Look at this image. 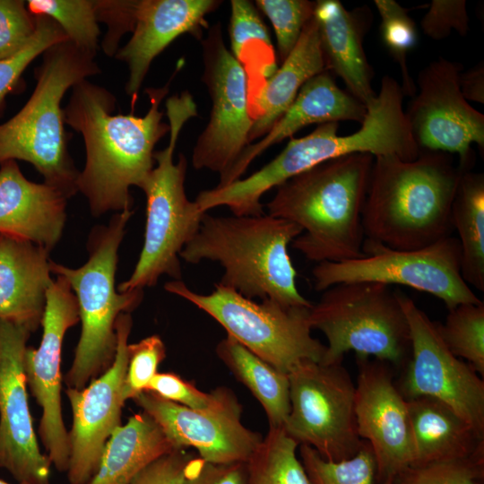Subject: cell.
I'll list each match as a JSON object with an SVG mask.
<instances>
[{"instance_id":"6da1fadb","label":"cell","mask_w":484,"mask_h":484,"mask_svg":"<svg viewBox=\"0 0 484 484\" xmlns=\"http://www.w3.org/2000/svg\"><path fill=\"white\" fill-rule=\"evenodd\" d=\"M170 82L161 88L146 89L151 105L144 117L114 115L116 97L88 80L72 88L64 108L65 123L84 141L86 162L76 185L94 216L131 211L130 187H140L151 171L154 147L169 133L160 104Z\"/></svg>"},{"instance_id":"7a4b0ae2","label":"cell","mask_w":484,"mask_h":484,"mask_svg":"<svg viewBox=\"0 0 484 484\" xmlns=\"http://www.w3.org/2000/svg\"><path fill=\"white\" fill-rule=\"evenodd\" d=\"M450 153L420 151L413 160L374 157L362 212L365 238L400 250L451 236V210L462 173Z\"/></svg>"},{"instance_id":"3957f363","label":"cell","mask_w":484,"mask_h":484,"mask_svg":"<svg viewBox=\"0 0 484 484\" xmlns=\"http://www.w3.org/2000/svg\"><path fill=\"white\" fill-rule=\"evenodd\" d=\"M373 161L368 153L341 156L276 187L268 214L302 229L292 246L307 259L319 264L364 256L362 212Z\"/></svg>"},{"instance_id":"277c9868","label":"cell","mask_w":484,"mask_h":484,"mask_svg":"<svg viewBox=\"0 0 484 484\" xmlns=\"http://www.w3.org/2000/svg\"><path fill=\"white\" fill-rule=\"evenodd\" d=\"M302 233L293 222L268 213L258 216L204 214L199 229L179 257L189 264L219 263L220 284L246 298L274 300L285 307H310L296 282L288 246Z\"/></svg>"},{"instance_id":"5b68a950","label":"cell","mask_w":484,"mask_h":484,"mask_svg":"<svg viewBox=\"0 0 484 484\" xmlns=\"http://www.w3.org/2000/svg\"><path fill=\"white\" fill-rule=\"evenodd\" d=\"M94 58L68 39L48 48L35 69L31 96L19 112L0 125V164L10 160L30 163L44 183L58 188L68 199L78 192L80 171L69 154L61 103L70 88L100 73Z\"/></svg>"},{"instance_id":"8992f818","label":"cell","mask_w":484,"mask_h":484,"mask_svg":"<svg viewBox=\"0 0 484 484\" xmlns=\"http://www.w3.org/2000/svg\"><path fill=\"white\" fill-rule=\"evenodd\" d=\"M169 125V142L154 151L156 166L139 188L146 196L144 243L131 276L121 282L119 292L143 290L157 284L163 274L180 281L179 254L199 229L206 212L185 190L186 158L180 154L174 162L175 147L186 122L198 115L195 102L188 91L169 97L166 101Z\"/></svg>"},{"instance_id":"52a82bcc","label":"cell","mask_w":484,"mask_h":484,"mask_svg":"<svg viewBox=\"0 0 484 484\" xmlns=\"http://www.w3.org/2000/svg\"><path fill=\"white\" fill-rule=\"evenodd\" d=\"M131 211L116 213L107 226L95 228L88 242L89 258L79 268L50 260V271L69 283L78 303L82 331L70 369L67 388L82 389L113 363L117 350L116 322L142 302L143 290L117 292L115 273L118 247Z\"/></svg>"},{"instance_id":"ba28073f","label":"cell","mask_w":484,"mask_h":484,"mask_svg":"<svg viewBox=\"0 0 484 484\" xmlns=\"http://www.w3.org/2000/svg\"><path fill=\"white\" fill-rule=\"evenodd\" d=\"M309 308V323L327 340L321 363L342 362L352 350L401 366L411 352L409 324L400 292L367 281L339 283L325 290Z\"/></svg>"},{"instance_id":"9c48e42d","label":"cell","mask_w":484,"mask_h":484,"mask_svg":"<svg viewBox=\"0 0 484 484\" xmlns=\"http://www.w3.org/2000/svg\"><path fill=\"white\" fill-rule=\"evenodd\" d=\"M164 288L208 314L229 336L283 373L304 360L322 361L326 346L311 334V307H285L272 299L255 302L220 283L206 295L181 281L167 282Z\"/></svg>"},{"instance_id":"30bf717a","label":"cell","mask_w":484,"mask_h":484,"mask_svg":"<svg viewBox=\"0 0 484 484\" xmlns=\"http://www.w3.org/2000/svg\"><path fill=\"white\" fill-rule=\"evenodd\" d=\"M364 256L338 262H323L313 268L317 291L346 282L367 281L403 285L440 299L449 310L480 298L463 280L457 238L448 236L428 246L400 250L365 238Z\"/></svg>"},{"instance_id":"8fae6325","label":"cell","mask_w":484,"mask_h":484,"mask_svg":"<svg viewBox=\"0 0 484 484\" xmlns=\"http://www.w3.org/2000/svg\"><path fill=\"white\" fill-rule=\"evenodd\" d=\"M288 376L290 409L283 426L286 433L328 461L355 455L365 440L357 429L355 384L342 362L304 360Z\"/></svg>"},{"instance_id":"7c38bea8","label":"cell","mask_w":484,"mask_h":484,"mask_svg":"<svg viewBox=\"0 0 484 484\" xmlns=\"http://www.w3.org/2000/svg\"><path fill=\"white\" fill-rule=\"evenodd\" d=\"M403 96L401 84L385 75L379 93L367 106L359 130L340 136L338 122H328L319 124L304 137L291 138L276 157L280 173L289 178L324 161L351 153L415 160L420 150L403 110Z\"/></svg>"},{"instance_id":"4fadbf2b","label":"cell","mask_w":484,"mask_h":484,"mask_svg":"<svg viewBox=\"0 0 484 484\" xmlns=\"http://www.w3.org/2000/svg\"><path fill=\"white\" fill-rule=\"evenodd\" d=\"M203 47V81L212 99L210 120L193 150L194 169H207L225 177L250 144L253 125L248 82L244 67L226 48L221 24L212 26Z\"/></svg>"},{"instance_id":"5bb4252c","label":"cell","mask_w":484,"mask_h":484,"mask_svg":"<svg viewBox=\"0 0 484 484\" xmlns=\"http://www.w3.org/2000/svg\"><path fill=\"white\" fill-rule=\"evenodd\" d=\"M411 338V358L398 386L406 400H439L484 435V382L475 369L454 355L432 322L409 297L400 293Z\"/></svg>"},{"instance_id":"9a60e30c","label":"cell","mask_w":484,"mask_h":484,"mask_svg":"<svg viewBox=\"0 0 484 484\" xmlns=\"http://www.w3.org/2000/svg\"><path fill=\"white\" fill-rule=\"evenodd\" d=\"M462 68L443 57L429 63L419 73V91L404 113L420 151L457 153L459 166L469 168L471 143L484 149V116L461 91Z\"/></svg>"},{"instance_id":"2e32d148","label":"cell","mask_w":484,"mask_h":484,"mask_svg":"<svg viewBox=\"0 0 484 484\" xmlns=\"http://www.w3.org/2000/svg\"><path fill=\"white\" fill-rule=\"evenodd\" d=\"M56 276L46 293L41 342L38 349L27 347L24 372L27 386L42 409L39 433L47 456L58 471L66 472L70 451L61 404L62 346L65 333L80 316L69 283L63 276Z\"/></svg>"},{"instance_id":"e0dca14e","label":"cell","mask_w":484,"mask_h":484,"mask_svg":"<svg viewBox=\"0 0 484 484\" xmlns=\"http://www.w3.org/2000/svg\"><path fill=\"white\" fill-rule=\"evenodd\" d=\"M133 320L122 313L116 322L117 350L111 366L82 389L67 388L73 425L68 432L69 484H87L99 466L106 443L121 426L122 388L127 367V345Z\"/></svg>"},{"instance_id":"ac0fdd59","label":"cell","mask_w":484,"mask_h":484,"mask_svg":"<svg viewBox=\"0 0 484 484\" xmlns=\"http://www.w3.org/2000/svg\"><path fill=\"white\" fill-rule=\"evenodd\" d=\"M30 333L0 319V469L19 484H50L51 462L39 450L28 402L24 355Z\"/></svg>"},{"instance_id":"d6986e66","label":"cell","mask_w":484,"mask_h":484,"mask_svg":"<svg viewBox=\"0 0 484 484\" xmlns=\"http://www.w3.org/2000/svg\"><path fill=\"white\" fill-rule=\"evenodd\" d=\"M134 401L160 427L176 449L193 447L210 463L246 462L263 436L243 425L235 394L208 409H191L144 391Z\"/></svg>"},{"instance_id":"ffe728a7","label":"cell","mask_w":484,"mask_h":484,"mask_svg":"<svg viewBox=\"0 0 484 484\" xmlns=\"http://www.w3.org/2000/svg\"><path fill=\"white\" fill-rule=\"evenodd\" d=\"M355 416L359 437L373 451L376 482L384 484L412 462V442L407 400L395 385L391 365L357 357Z\"/></svg>"},{"instance_id":"44dd1931","label":"cell","mask_w":484,"mask_h":484,"mask_svg":"<svg viewBox=\"0 0 484 484\" xmlns=\"http://www.w3.org/2000/svg\"><path fill=\"white\" fill-rule=\"evenodd\" d=\"M217 0H137L135 25L128 42L116 53L129 70L125 92L135 102L153 59L174 39L189 33L202 39L205 16L220 4Z\"/></svg>"},{"instance_id":"7402d4cb","label":"cell","mask_w":484,"mask_h":484,"mask_svg":"<svg viewBox=\"0 0 484 484\" xmlns=\"http://www.w3.org/2000/svg\"><path fill=\"white\" fill-rule=\"evenodd\" d=\"M67 200L58 188L28 180L16 160L0 164V235L50 251L62 236Z\"/></svg>"},{"instance_id":"603a6c76","label":"cell","mask_w":484,"mask_h":484,"mask_svg":"<svg viewBox=\"0 0 484 484\" xmlns=\"http://www.w3.org/2000/svg\"><path fill=\"white\" fill-rule=\"evenodd\" d=\"M366 114V106L349 91L341 90L325 70L304 83L287 111L262 140L245 148L217 186H225L239 179L253 160L263 151L308 125L341 120L361 124Z\"/></svg>"},{"instance_id":"cb8c5ba5","label":"cell","mask_w":484,"mask_h":484,"mask_svg":"<svg viewBox=\"0 0 484 484\" xmlns=\"http://www.w3.org/2000/svg\"><path fill=\"white\" fill-rule=\"evenodd\" d=\"M49 251L0 235V319L35 332L45 310L50 277Z\"/></svg>"},{"instance_id":"d4e9b609","label":"cell","mask_w":484,"mask_h":484,"mask_svg":"<svg viewBox=\"0 0 484 484\" xmlns=\"http://www.w3.org/2000/svg\"><path fill=\"white\" fill-rule=\"evenodd\" d=\"M368 10L348 11L338 0L315 1L316 21L326 71L345 82L348 91L366 108L376 98L373 71L363 49Z\"/></svg>"},{"instance_id":"484cf974","label":"cell","mask_w":484,"mask_h":484,"mask_svg":"<svg viewBox=\"0 0 484 484\" xmlns=\"http://www.w3.org/2000/svg\"><path fill=\"white\" fill-rule=\"evenodd\" d=\"M412 442L411 465L484 457V435L445 402L407 400Z\"/></svg>"},{"instance_id":"4316f807","label":"cell","mask_w":484,"mask_h":484,"mask_svg":"<svg viewBox=\"0 0 484 484\" xmlns=\"http://www.w3.org/2000/svg\"><path fill=\"white\" fill-rule=\"evenodd\" d=\"M325 70L318 27L313 15L281 66L266 79L250 103L253 125L249 143L265 135L290 107L304 83Z\"/></svg>"},{"instance_id":"83f0119b","label":"cell","mask_w":484,"mask_h":484,"mask_svg":"<svg viewBox=\"0 0 484 484\" xmlns=\"http://www.w3.org/2000/svg\"><path fill=\"white\" fill-rule=\"evenodd\" d=\"M175 450L158 423L142 411L110 436L87 484H127L148 464Z\"/></svg>"},{"instance_id":"f1b7e54d","label":"cell","mask_w":484,"mask_h":484,"mask_svg":"<svg viewBox=\"0 0 484 484\" xmlns=\"http://www.w3.org/2000/svg\"><path fill=\"white\" fill-rule=\"evenodd\" d=\"M216 353L234 376L260 402L269 428L283 427L290 413V382L283 373L227 335Z\"/></svg>"},{"instance_id":"f546056e","label":"cell","mask_w":484,"mask_h":484,"mask_svg":"<svg viewBox=\"0 0 484 484\" xmlns=\"http://www.w3.org/2000/svg\"><path fill=\"white\" fill-rule=\"evenodd\" d=\"M458 234L461 272L471 287L484 291V176L462 170L451 210Z\"/></svg>"},{"instance_id":"4dcf8cb0","label":"cell","mask_w":484,"mask_h":484,"mask_svg":"<svg viewBox=\"0 0 484 484\" xmlns=\"http://www.w3.org/2000/svg\"><path fill=\"white\" fill-rule=\"evenodd\" d=\"M298 445L283 427L269 428L246 462L248 484H314L297 456Z\"/></svg>"},{"instance_id":"1f68e13d","label":"cell","mask_w":484,"mask_h":484,"mask_svg":"<svg viewBox=\"0 0 484 484\" xmlns=\"http://www.w3.org/2000/svg\"><path fill=\"white\" fill-rule=\"evenodd\" d=\"M230 5L229 32L232 55L238 60L249 44L251 45L241 64L247 76L248 92H250L255 87V81L260 79L256 54L272 75L276 71L274 50L268 30L255 5L247 0H231Z\"/></svg>"},{"instance_id":"d6a6232c","label":"cell","mask_w":484,"mask_h":484,"mask_svg":"<svg viewBox=\"0 0 484 484\" xmlns=\"http://www.w3.org/2000/svg\"><path fill=\"white\" fill-rule=\"evenodd\" d=\"M29 12L54 20L75 47L96 56L100 30L97 0H29Z\"/></svg>"},{"instance_id":"836d02e7","label":"cell","mask_w":484,"mask_h":484,"mask_svg":"<svg viewBox=\"0 0 484 484\" xmlns=\"http://www.w3.org/2000/svg\"><path fill=\"white\" fill-rule=\"evenodd\" d=\"M440 338L449 350L466 359L484 376V303H464L448 310L444 324L436 323Z\"/></svg>"},{"instance_id":"e575fe53","label":"cell","mask_w":484,"mask_h":484,"mask_svg":"<svg viewBox=\"0 0 484 484\" xmlns=\"http://www.w3.org/2000/svg\"><path fill=\"white\" fill-rule=\"evenodd\" d=\"M299 454L314 484H376V459L367 441L355 455L339 462L325 460L307 445H299Z\"/></svg>"},{"instance_id":"d590c367","label":"cell","mask_w":484,"mask_h":484,"mask_svg":"<svg viewBox=\"0 0 484 484\" xmlns=\"http://www.w3.org/2000/svg\"><path fill=\"white\" fill-rule=\"evenodd\" d=\"M381 17L380 35L389 54L398 63L402 73L403 95L413 97L416 85L407 66V54L418 41V30L408 11L393 0H375Z\"/></svg>"},{"instance_id":"8d00e7d4","label":"cell","mask_w":484,"mask_h":484,"mask_svg":"<svg viewBox=\"0 0 484 484\" xmlns=\"http://www.w3.org/2000/svg\"><path fill=\"white\" fill-rule=\"evenodd\" d=\"M272 24L281 64L297 44L306 23L314 14L315 2L307 0H256L255 4Z\"/></svg>"},{"instance_id":"74e56055","label":"cell","mask_w":484,"mask_h":484,"mask_svg":"<svg viewBox=\"0 0 484 484\" xmlns=\"http://www.w3.org/2000/svg\"><path fill=\"white\" fill-rule=\"evenodd\" d=\"M484 457L409 465L390 484H481Z\"/></svg>"},{"instance_id":"f35d334b","label":"cell","mask_w":484,"mask_h":484,"mask_svg":"<svg viewBox=\"0 0 484 484\" xmlns=\"http://www.w3.org/2000/svg\"><path fill=\"white\" fill-rule=\"evenodd\" d=\"M36 17L37 30L30 42L16 55L0 61V108L30 63L51 46L68 39L54 20L43 15Z\"/></svg>"},{"instance_id":"ab89813d","label":"cell","mask_w":484,"mask_h":484,"mask_svg":"<svg viewBox=\"0 0 484 484\" xmlns=\"http://www.w3.org/2000/svg\"><path fill=\"white\" fill-rule=\"evenodd\" d=\"M127 367L122 388L125 402L135 399L144 392L151 380L158 373V367L166 357L163 341L158 335H151L138 342L127 345Z\"/></svg>"},{"instance_id":"60d3db41","label":"cell","mask_w":484,"mask_h":484,"mask_svg":"<svg viewBox=\"0 0 484 484\" xmlns=\"http://www.w3.org/2000/svg\"><path fill=\"white\" fill-rule=\"evenodd\" d=\"M145 391L196 410L218 406L234 394L227 387H218L211 393H204L193 383L171 372L157 373Z\"/></svg>"},{"instance_id":"b9f144b4","label":"cell","mask_w":484,"mask_h":484,"mask_svg":"<svg viewBox=\"0 0 484 484\" xmlns=\"http://www.w3.org/2000/svg\"><path fill=\"white\" fill-rule=\"evenodd\" d=\"M37 30V17L23 0H0V61L22 50Z\"/></svg>"},{"instance_id":"7bdbcfd3","label":"cell","mask_w":484,"mask_h":484,"mask_svg":"<svg viewBox=\"0 0 484 484\" xmlns=\"http://www.w3.org/2000/svg\"><path fill=\"white\" fill-rule=\"evenodd\" d=\"M203 461L186 449H177L148 464L127 484H183Z\"/></svg>"},{"instance_id":"ee69618b","label":"cell","mask_w":484,"mask_h":484,"mask_svg":"<svg viewBox=\"0 0 484 484\" xmlns=\"http://www.w3.org/2000/svg\"><path fill=\"white\" fill-rule=\"evenodd\" d=\"M422 31L428 37L440 40L452 30L462 36L469 31V16L464 0H433L420 22Z\"/></svg>"},{"instance_id":"f6af8a7d","label":"cell","mask_w":484,"mask_h":484,"mask_svg":"<svg viewBox=\"0 0 484 484\" xmlns=\"http://www.w3.org/2000/svg\"><path fill=\"white\" fill-rule=\"evenodd\" d=\"M137 0H97L98 21L108 25L102 48L108 56L116 55L121 37L133 31L135 25Z\"/></svg>"},{"instance_id":"bcb514c9","label":"cell","mask_w":484,"mask_h":484,"mask_svg":"<svg viewBox=\"0 0 484 484\" xmlns=\"http://www.w3.org/2000/svg\"><path fill=\"white\" fill-rule=\"evenodd\" d=\"M183 484H248L246 462L217 464L203 461Z\"/></svg>"},{"instance_id":"7dc6e473","label":"cell","mask_w":484,"mask_h":484,"mask_svg":"<svg viewBox=\"0 0 484 484\" xmlns=\"http://www.w3.org/2000/svg\"><path fill=\"white\" fill-rule=\"evenodd\" d=\"M461 91L467 100L484 103V66L483 62L459 75Z\"/></svg>"},{"instance_id":"c3c4849f","label":"cell","mask_w":484,"mask_h":484,"mask_svg":"<svg viewBox=\"0 0 484 484\" xmlns=\"http://www.w3.org/2000/svg\"><path fill=\"white\" fill-rule=\"evenodd\" d=\"M0 484H10V483H7V482H5V481L0 480Z\"/></svg>"}]
</instances>
